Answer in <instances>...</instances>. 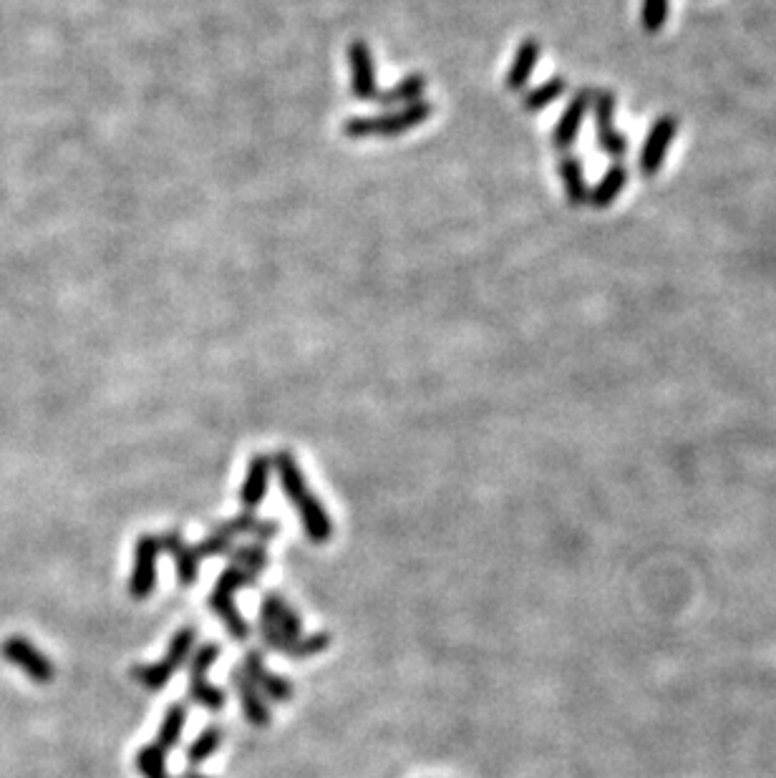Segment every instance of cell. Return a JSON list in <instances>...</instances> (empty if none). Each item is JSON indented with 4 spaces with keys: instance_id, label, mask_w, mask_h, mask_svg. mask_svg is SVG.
I'll return each mask as SVG.
<instances>
[{
    "instance_id": "d4e9b609",
    "label": "cell",
    "mask_w": 776,
    "mask_h": 778,
    "mask_svg": "<svg viewBox=\"0 0 776 778\" xmlns=\"http://www.w3.org/2000/svg\"><path fill=\"white\" fill-rule=\"evenodd\" d=\"M567 91V81L562 76H552L545 84H540L537 89H532L530 94L522 99V109L525 111H542L550 104H555L562 94Z\"/></svg>"
},
{
    "instance_id": "83f0119b",
    "label": "cell",
    "mask_w": 776,
    "mask_h": 778,
    "mask_svg": "<svg viewBox=\"0 0 776 778\" xmlns=\"http://www.w3.org/2000/svg\"><path fill=\"white\" fill-rule=\"evenodd\" d=\"M255 580H257V575L242 570V567H237V564H230V567H225V570L220 572L215 587L217 590L235 595V592L245 590V587H255Z\"/></svg>"
},
{
    "instance_id": "5b68a950",
    "label": "cell",
    "mask_w": 776,
    "mask_h": 778,
    "mask_svg": "<svg viewBox=\"0 0 776 778\" xmlns=\"http://www.w3.org/2000/svg\"><path fill=\"white\" fill-rule=\"evenodd\" d=\"M0 655H3L13 668L26 673L36 685H48L56 678V668H53L51 658H48L43 650H38L31 640L21 638V635H11V638L3 640V643H0Z\"/></svg>"
},
{
    "instance_id": "2e32d148",
    "label": "cell",
    "mask_w": 776,
    "mask_h": 778,
    "mask_svg": "<svg viewBox=\"0 0 776 778\" xmlns=\"http://www.w3.org/2000/svg\"><path fill=\"white\" fill-rule=\"evenodd\" d=\"M260 622L285 632V635H293V638L303 635V620H300V615L290 607V602L285 600V597L275 595V592H265L263 602H260Z\"/></svg>"
},
{
    "instance_id": "484cf974",
    "label": "cell",
    "mask_w": 776,
    "mask_h": 778,
    "mask_svg": "<svg viewBox=\"0 0 776 778\" xmlns=\"http://www.w3.org/2000/svg\"><path fill=\"white\" fill-rule=\"evenodd\" d=\"M230 564H237L252 575H260L263 570H268L270 554L265 552L263 544H242V547L232 549Z\"/></svg>"
},
{
    "instance_id": "4fadbf2b",
    "label": "cell",
    "mask_w": 776,
    "mask_h": 778,
    "mask_svg": "<svg viewBox=\"0 0 776 778\" xmlns=\"http://www.w3.org/2000/svg\"><path fill=\"white\" fill-rule=\"evenodd\" d=\"M593 94H595L593 89H580L570 101H567L560 121H557L555 129H552V147H555L557 152H567V149H572V144H575L577 139V131H580L582 126V119L588 116L590 104H593Z\"/></svg>"
},
{
    "instance_id": "cb8c5ba5",
    "label": "cell",
    "mask_w": 776,
    "mask_h": 778,
    "mask_svg": "<svg viewBox=\"0 0 776 778\" xmlns=\"http://www.w3.org/2000/svg\"><path fill=\"white\" fill-rule=\"evenodd\" d=\"M222 743H225V731H222L220 726L205 728V731H202L200 736H197L192 743H189L187 761L192 763V766H200V763H205L207 758L215 756V753L220 751Z\"/></svg>"
},
{
    "instance_id": "9c48e42d",
    "label": "cell",
    "mask_w": 776,
    "mask_h": 778,
    "mask_svg": "<svg viewBox=\"0 0 776 778\" xmlns=\"http://www.w3.org/2000/svg\"><path fill=\"white\" fill-rule=\"evenodd\" d=\"M159 547L174 559V572H177L179 587H192L197 577H200L202 562L197 547H192L179 529H169V532L159 534Z\"/></svg>"
},
{
    "instance_id": "5bb4252c",
    "label": "cell",
    "mask_w": 776,
    "mask_h": 778,
    "mask_svg": "<svg viewBox=\"0 0 776 778\" xmlns=\"http://www.w3.org/2000/svg\"><path fill=\"white\" fill-rule=\"evenodd\" d=\"M270 474H273V456H252L240 486V504L245 512H255V509L265 502V494H268L270 486Z\"/></svg>"
},
{
    "instance_id": "e0dca14e",
    "label": "cell",
    "mask_w": 776,
    "mask_h": 778,
    "mask_svg": "<svg viewBox=\"0 0 776 778\" xmlns=\"http://www.w3.org/2000/svg\"><path fill=\"white\" fill-rule=\"evenodd\" d=\"M540 43L535 38H525L514 53V61L507 71V79H504V89L507 91H522L527 86V81L535 74L537 61H540Z\"/></svg>"
},
{
    "instance_id": "3957f363",
    "label": "cell",
    "mask_w": 776,
    "mask_h": 778,
    "mask_svg": "<svg viewBox=\"0 0 776 778\" xmlns=\"http://www.w3.org/2000/svg\"><path fill=\"white\" fill-rule=\"evenodd\" d=\"M194 643H197V630L189 625L182 627V630H177V635L172 638L167 655H164L162 660H157V663L152 665H134V668L129 670V675H132L134 683L152 690V693L164 690L169 685V680L174 678V673L187 663Z\"/></svg>"
},
{
    "instance_id": "d6986e66",
    "label": "cell",
    "mask_w": 776,
    "mask_h": 778,
    "mask_svg": "<svg viewBox=\"0 0 776 778\" xmlns=\"http://www.w3.org/2000/svg\"><path fill=\"white\" fill-rule=\"evenodd\" d=\"M557 172H560L562 179V189H565V197L572 207H582V204H588L590 189L588 182H585V169H582V162L575 157V154H562V159L557 162Z\"/></svg>"
},
{
    "instance_id": "7a4b0ae2",
    "label": "cell",
    "mask_w": 776,
    "mask_h": 778,
    "mask_svg": "<svg viewBox=\"0 0 776 778\" xmlns=\"http://www.w3.org/2000/svg\"><path fill=\"white\" fill-rule=\"evenodd\" d=\"M434 114V106L429 101H416V104L401 106L396 111H386L378 116H351L343 124V134L348 139H366V136H399L406 131L416 129L429 116Z\"/></svg>"
},
{
    "instance_id": "30bf717a",
    "label": "cell",
    "mask_w": 776,
    "mask_h": 778,
    "mask_svg": "<svg viewBox=\"0 0 776 778\" xmlns=\"http://www.w3.org/2000/svg\"><path fill=\"white\" fill-rule=\"evenodd\" d=\"M260 635H263V643L270 650L288 655V658H310V655L328 650V645H331L328 632H318V635H308V638H303V635L293 638V635H285V632L275 630V627L265 625V622H260Z\"/></svg>"
},
{
    "instance_id": "ac0fdd59",
    "label": "cell",
    "mask_w": 776,
    "mask_h": 778,
    "mask_svg": "<svg viewBox=\"0 0 776 778\" xmlns=\"http://www.w3.org/2000/svg\"><path fill=\"white\" fill-rule=\"evenodd\" d=\"M212 527H217L222 534H227L230 539L240 537V534H250V537H255L260 544L270 542V539L278 537V532H280L278 522H273V519H257L252 512L240 514V517H232V519H227V522H217V524H212Z\"/></svg>"
},
{
    "instance_id": "52a82bcc",
    "label": "cell",
    "mask_w": 776,
    "mask_h": 778,
    "mask_svg": "<svg viewBox=\"0 0 776 778\" xmlns=\"http://www.w3.org/2000/svg\"><path fill=\"white\" fill-rule=\"evenodd\" d=\"M678 131V119L673 114H663L653 121L651 131L645 136L643 149H640L638 167L645 177H653V174L661 172L663 162H666V154L671 149L673 139H676Z\"/></svg>"
},
{
    "instance_id": "4316f807",
    "label": "cell",
    "mask_w": 776,
    "mask_h": 778,
    "mask_svg": "<svg viewBox=\"0 0 776 778\" xmlns=\"http://www.w3.org/2000/svg\"><path fill=\"white\" fill-rule=\"evenodd\" d=\"M137 771L142 773L144 778H169L167 773V751L159 748L157 743L152 746H144L142 751L137 753V761H134Z\"/></svg>"
},
{
    "instance_id": "8fae6325",
    "label": "cell",
    "mask_w": 776,
    "mask_h": 778,
    "mask_svg": "<svg viewBox=\"0 0 776 778\" xmlns=\"http://www.w3.org/2000/svg\"><path fill=\"white\" fill-rule=\"evenodd\" d=\"M240 670L252 680V683L257 685V688L263 690L265 698L275 700V703H288V700L293 698V693H295L293 683H290L288 678H283V675L268 670L263 653H257V650H247L245 658H242Z\"/></svg>"
},
{
    "instance_id": "f1b7e54d",
    "label": "cell",
    "mask_w": 776,
    "mask_h": 778,
    "mask_svg": "<svg viewBox=\"0 0 776 778\" xmlns=\"http://www.w3.org/2000/svg\"><path fill=\"white\" fill-rule=\"evenodd\" d=\"M668 21V0H643L640 3V23L648 33H658Z\"/></svg>"
},
{
    "instance_id": "ba28073f",
    "label": "cell",
    "mask_w": 776,
    "mask_h": 778,
    "mask_svg": "<svg viewBox=\"0 0 776 778\" xmlns=\"http://www.w3.org/2000/svg\"><path fill=\"white\" fill-rule=\"evenodd\" d=\"M593 114H595V134H598V147L608 157L623 159L628 154V139L615 129V94L613 91H595L593 94Z\"/></svg>"
},
{
    "instance_id": "ffe728a7",
    "label": "cell",
    "mask_w": 776,
    "mask_h": 778,
    "mask_svg": "<svg viewBox=\"0 0 776 778\" xmlns=\"http://www.w3.org/2000/svg\"><path fill=\"white\" fill-rule=\"evenodd\" d=\"M207 605H210V610L215 612L217 617H220V622L227 627V632H230L232 638L235 640L250 638V625H247V620L242 617V612L237 610L235 595H230V592H222L215 587L210 595V600H207Z\"/></svg>"
},
{
    "instance_id": "44dd1931",
    "label": "cell",
    "mask_w": 776,
    "mask_h": 778,
    "mask_svg": "<svg viewBox=\"0 0 776 778\" xmlns=\"http://www.w3.org/2000/svg\"><path fill=\"white\" fill-rule=\"evenodd\" d=\"M426 86H429L426 76L409 74L404 76L399 84L391 86L388 91L376 94V99L373 101H378L381 106H409V104H416V101H424L421 96L426 94Z\"/></svg>"
},
{
    "instance_id": "6da1fadb",
    "label": "cell",
    "mask_w": 776,
    "mask_h": 778,
    "mask_svg": "<svg viewBox=\"0 0 776 778\" xmlns=\"http://www.w3.org/2000/svg\"><path fill=\"white\" fill-rule=\"evenodd\" d=\"M273 469L275 474H278L280 489H283V494L290 499L295 512H298L303 532L308 534L310 542L326 544L328 539L333 537V519L331 514H328V509L323 507V502L310 491L308 481H305L295 456L285 449L278 451V454L273 456Z\"/></svg>"
},
{
    "instance_id": "9a60e30c",
    "label": "cell",
    "mask_w": 776,
    "mask_h": 778,
    "mask_svg": "<svg viewBox=\"0 0 776 778\" xmlns=\"http://www.w3.org/2000/svg\"><path fill=\"white\" fill-rule=\"evenodd\" d=\"M230 683L235 688L237 698H240L242 713H245L247 721L255 728H268L270 721H273V713H270V705L265 703L263 690L257 688L242 670H232Z\"/></svg>"
},
{
    "instance_id": "7402d4cb",
    "label": "cell",
    "mask_w": 776,
    "mask_h": 778,
    "mask_svg": "<svg viewBox=\"0 0 776 778\" xmlns=\"http://www.w3.org/2000/svg\"><path fill=\"white\" fill-rule=\"evenodd\" d=\"M628 179H630L628 169H625L620 162H615L613 167H608V172L600 177V182L595 184L593 192H590V197H588V202L593 204L595 209L610 207V204L618 199V194L625 189Z\"/></svg>"
},
{
    "instance_id": "4dcf8cb0",
    "label": "cell",
    "mask_w": 776,
    "mask_h": 778,
    "mask_svg": "<svg viewBox=\"0 0 776 778\" xmlns=\"http://www.w3.org/2000/svg\"><path fill=\"white\" fill-rule=\"evenodd\" d=\"M179 778H210V776H202V773H197V771H184Z\"/></svg>"
},
{
    "instance_id": "7c38bea8",
    "label": "cell",
    "mask_w": 776,
    "mask_h": 778,
    "mask_svg": "<svg viewBox=\"0 0 776 778\" xmlns=\"http://www.w3.org/2000/svg\"><path fill=\"white\" fill-rule=\"evenodd\" d=\"M348 63H351V91L358 101H373L378 94L376 63H373L371 46L366 41H351L348 46Z\"/></svg>"
},
{
    "instance_id": "f546056e",
    "label": "cell",
    "mask_w": 776,
    "mask_h": 778,
    "mask_svg": "<svg viewBox=\"0 0 776 778\" xmlns=\"http://www.w3.org/2000/svg\"><path fill=\"white\" fill-rule=\"evenodd\" d=\"M232 542H235V539H230L227 534H222L220 529L212 527L210 534L200 539V544H197V552H200V557H220V554L230 552Z\"/></svg>"
},
{
    "instance_id": "277c9868",
    "label": "cell",
    "mask_w": 776,
    "mask_h": 778,
    "mask_svg": "<svg viewBox=\"0 0 776 778\" xmlns=\"http://www.w3.org/2000/svg\"><path fill=\"white\" fill-rule=\"evenodd\" d=\"M217 658H220V648H217L215 643H205L194 653V658L189 660V700L212 713L222 711L227 705L225 690L215 688V685L210 683V678H207V673H210L212 665L217 663Z\"/></svg>"
},
{
    "instance_id": "8992f818",
    "label": "cell",
    "mask_w": 776,
    "mask_h": 778,
    "mask_svg": "<svg viewBox=\"0 0 776 778\" xmlns=\"http://www.w3.org/2000/svg\"><path fill=\"white\" fill-rule=\"evenodd\" d=\"M162 547H159V537L154 534H142L134 547V567L132 580H129V595L134 600H147L157 587V559Z\"/></svg>"
},
{
    "instance_id": "603a6c76",
    "label": "cell",
    "mask_w": 776,
    "mask_h": 778,
    "mask_svg": "<svg viewBox=\"0 0 776 778\" xmlns=\"http://www.w3.org/2000/svg\"><path fill=\"white\" fill-rule=\"evenodd\" d=\"M187 703H182V700H177V703L169 705V711L164 713L162 718V726H159V733H157V746L164 748V751H172L174 746L179 743V738H182V731H184V723H187Z\"/></svg>"
}]
</instances>
